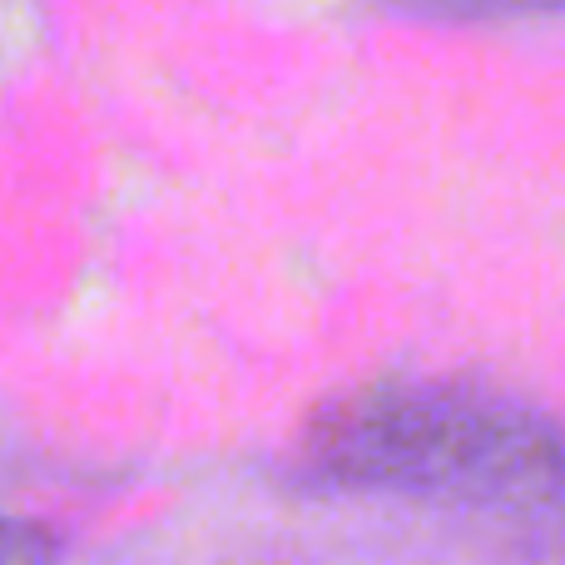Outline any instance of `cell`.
Masks as SVG:
<instances>
[{
  "mask_svg": "<svg viewBox=\"0 0 565 565\" xmlns=\"http://www.w3.org/2000/svg\"><path fill=\"white\" fill-rule=\"evenodd\" d=\"M387 6L412 20H451L457 25V20H487L507 0H387Z\"/></svg>",
  "mask_w": 565,
  "mask_h": 565,
  "instance_id": "3",
  "label": "cell"
},
{
  "mask_svg": "<svg viewBox=\"0 0 565 565\" xmlns=\"http://www.w3.org/2000/svg\"><path fill=\"white\" fill-rule=\"evenodd\" d=\"M312 477L352 491L546 507L565 497V427L477 382H367L322 402L302 427Z\"/></svg>",
  "mask_w": 565,
  "mask_h": 565,
  "instance_id": "1",
  "label": "cell"
},
{
  "mask_svg": "<svg viewBox=\"0 0 565 565\" xmlns=\"http://www.w3.org/2000/svg\"><path fill=\"white\" fill-rule=\"evenodd\" d=\"M0 565H60V541L35 521L0 516Z\"/></svg>",
  "mask_w": 565,
  "mask_h": 565,
  "instance_id": "2",
  "label": "cell"
},
{
  "mask_svg": "<svg viewBox=\"0 0 565 565\" xmlns=\"http://www.w3.org/2000/svg\"><path fill=\"white\" fill-rule=\"evenodd\" d=\"M516 10H565V0H507Z\"/></svg>",
  "mask_w": 565,
  "mask_h": 565,
  "instance_id": "4",
  "label": "cell"
}]
</instances>
